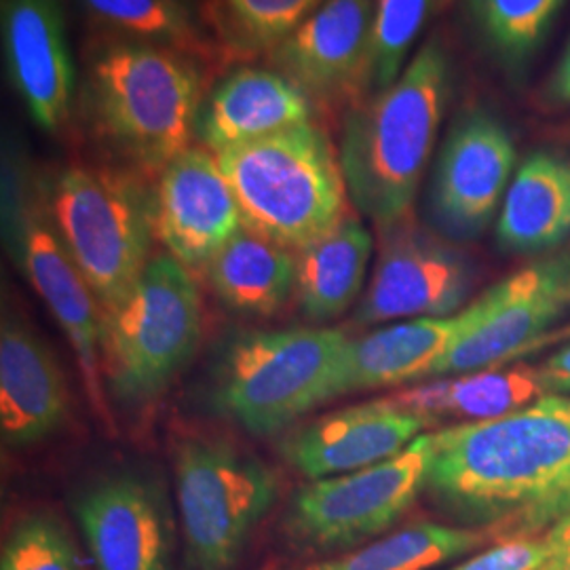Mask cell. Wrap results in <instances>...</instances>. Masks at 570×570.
<instances>
[{
  "label": "cell",
  "mask_w": 570,
  "mask_h": 570,
  "mask_svg": "<svg viewBox=\"0 0 570 570\" xmlns=\"http://www.w3.org/2000/svg\"><path fill=\"white\" fill-rule=\"evenodd\" d=\"M425 492L471 529L532 537L570 518V400L431 433Z\"/></svg>",
  "instance_id": "6da1fadb"
},
{
  "label": "cell",
  "mask_w": 570,
  "mask_h": 570,
  "mask_svg": "<svg viewBox=\"0 0 570 570\" xmlns=\"http://www.w3.org/2000/svg\"><path fill=\"white\" fill-rule=\"evenodd\" d=\"M449 98V56L431 39L397 81L346 112L338 153L346 193L381 228L410 216Z\"/></svg>",
  "instance_id": "7a4b0ae2"
},
{
  "label": "cell",
  "mask_w": 570,
  "mask_h": 570,
  "mask_svg": "<svg viewBox=\"0 0 570 570\" xmlns=\"http://www.w3.org/2000/svg\"><path fill=\"white\" fill-rule=\"evenodd\" d=\"M87 91L104 136L134 164L164 171L190 146L204 79L180 51L110 39L89 63Z\"/></svg>",
  "instance_id": "3957f363"
},
{
  "label": "cell",
  "mask_w": 570,
  "mask_h": 570,
  "mask_svg": "<svg viewBox=\"0 0 570 570\" xmlns=\"http://www.w3.org/2000/svg\"><path fill=\"white\" fill-rule=\"evenodd\" d=\"M245 228L298 252L346 216V183L324 129L305 122L216 155Z\"/></svg>",
  "instance_id": "277c9868"
},
{
  "label": "cell",
  "mask_w": 570,
  "mask_h": 570,
  "mask_svg": "<svg viewBox=\"0 0 570 570\" xmlns=\"http://www.w3.org/2000/svg\"><path fill=\"white\" fill-rule=\"evenodd\" d=\"M61 239L102 313L121 303L150 263L155 197L129 171L72 164L45 184Z\"/></svg>",
  "instance_id": "5b68a950"
},
{
  "label": "cell",
  "mask_w": 570,
  "mask_h": 570,
  "mask_svg": "<svg viewBox=\"0 0 570 570\" xmlns=\"http://www.w3.org/2000/svg\"><path fill=\"white\" fill-rule=\"evenodd\" d=\"M348 341L336 327L242 334L226 348L218 407L254 435L279 433L336 397Z\"/></svg>",
  "instance_id": "8992f818"
},
{
  "label": "cell",
  "mask_w": 570,
  "mask_h": 570,
  "mask_svg": "<svg viewBox=\"0 0 570 570\" xmlns=\"http://www.w3.org/2000/svg\"><path fill=\"white\" fill-rule=\"evenodd\" d=\"M202 332L195 277L174 256H155L121 303L104 313V381L125 404L148 402L188 364Z\"/></svg>",
  "instance_id": "52a82bcc"
},
{
  "label": "cell",
  "mask_w": 570,
  "mask_h": 570,
  "mask_svg": "<svg viewBox=\"0 0 570 570\" xmlns=\"http://www.w3.org/2000/svg\"><path fill=\"white\" fill-rule=\"evenodd\" d=\"M2 228L23 277L37 289L72 346L89 404L112 428L102 367V306L53 223L45 184L11 165L4 169Z\"/></svg>",
  "instance_id": "ba28073f"
},
{
  "label": "cell",
  "mask_w": 570,
  "mask_h": 570,
  "mask_svg": "<svg viewBox=\"0 0 570 570\" xmlns=\"http://www.w3.org/2000/svg\"><path fill=\"white\" fill-rule=\"evenodd\" d=\"M174 463L186 569H235L277 499L273 469L212 438L184 440Z\"/></svg>",
  "instance_id": "9c48e42d"
},
{
  "label": "cell",
  "mask_w": 570,
  "mask_h": 570,
  "mask_svg": "<svg viewBox=\"0 0 570 570\" xmlns=\"http://www.w3.org/2000/svg\"><path fill=\"white\" fill-rule=\"evenodd\" d=\"M431 433L402 454L343 475L311 480L285 511L284 532L296 550H355L391 529L428 484Z\"/></svg>",
  "instance_id": "30bf717a"
},
{
  "label": "cell",
  "mask_w": 570,
  "mask_h": 570,
  "mask_svg": "<svg viewBox=\"0 0 570 570\" xmlns=\"http://www.w3.org/2000/svg\"><path fill=\"white\" fill-rule=\"evenodd\" d=\"M570 311V252L537 263L492 285L469 306V324L431 376L501 366L539 345Z\"/></svg>",
  "instance_id": "8fae6325"
},
{
  "label": "cell",
  "mask_w": 570,
  "mask_h": 570,
  "mask_svg": "<svg viewBox=\"0 0 570 570\" xmlns=\"http://www.w3.org/2000/svg\"><path fill=\"white\" fill-rule=\"evenodd\" d=\"M381 230L379 261L355 320L372 326L456 315L475 279L468 256L412 216Z\"/></svg>",
  "instance_id": "7c38bea8"
},
{
  "label": "cell",
  "mask_w": 570,
  "mask_h": 570,
  "mask_svg": "<svg viewBox=\"0 0 570 570\" xmlns=\"http://www.w3.org/2000/svg\"><path fill=\"white\" fill-rule=\"evenodd\" d=\"M374 13L376 0H326L268 53V63L313 106H357L372 87Z\"/></svg>",
  "instance_id": "4fadbf2b"
},
{
  "label": "cell",
  "mask_w": 570,
  "mask_h": 570,
  "mask_svg": "<svg viewBox=\"0 0 570 570\" xmlns=\"http://www.w3.org/2000/svg\"><path fill=\"white\" fill-rule=\"evenodd\" d=\"M513 165L515 146L503 122L487 110L461 115L435 164L429 202L435 226L456 242L482 235L505 199Z\"/></svg>",
  "instance_id": "5bb4252c"
},
{
  "label": "cell",
  "mask_w": 570,
  "mask_h": 570,
  "mask_svg": "<svg viewBox=\"0 0 570 570\" xmlns=\"http://www.w3.org/2000/svg\"><path fill=\"white\" fill-rule=\"evenodd\" d=\"M244 226L235 193L216 155L188 146L159 176L155 228L169 256L202 268Z\"/></svg>",
  "instance_id": "9a60e30c"
},
{
  "label": "cell",
  "mask_w": 570,
  "mask_h": 570,
  "mask_svg": "<svg viewBox=\"0 0 570 570\" xmlns=\"http://www.w3.org/2000/svg\"><path fill=\"white\" fill-rule=\"evenodd\" d=\"M77 518L98 570H171L174 529L161 492L138 475L96 482Z\"/></svg>",
  "instance_id": "2e32d148"
},
{
  "label": "cell",
  "mask_w": 570,
  "mask_h": 570,
  "mask_svg": "<svg viewBox=\"0 0 570 570\" xmlns=\"http://www.w3.org/2000/svg\"><path fill=\"white\" fill-rule=\"evenodd\" d=\"M2 45L9 79L32 121L47 131L61 129L77 81L61 0H2Z\"/></svg>",
  "instance_id": "e0dca14e"
},
{
  "label": "cell",
  "mask_w": 570,
  "mask_h": 570,
  "mask_svg": "<svg viewBox=\"0 0 570 570\" xmlns=\"http://www.w3.org/2000/svg\"><path fill=\"white\" fill-rule=\"evenodd\" d=\"M429 425L425 416L385 397L330 412L292 431L282 444V454L308 480H322L402 454Z\"/></svg>",
  "instance_id": "ac0fdd59"
},
{
  "label": "cell",
  "mask_w": 570,
  "mask_h": 570,
  "mask_svg": "<svg viewBox=\"0 0 570 570\" xmlns=\"http://www.w3.org/2000/svg\"><path fill=\"white\" fill-rule=\"evenodd\" d=\"M70 414L60 366L41 338L16 317L0 330V433L9 449L53 435Z\"/></svg>",
  "instance_id": "d6986e66"
},
{
  "label": "cell",
  "mask_w": 570,
  "mask_h": 570,
  "mask_svg": "<svg viewBox=\"0 0 570 570\" xmlns=\"http://www.w3.org/2000/svg\"><path fill=\"white\" fill-rule=\"evenodd\" d=\"M313 104L273 68H237L199 106L195 136L214 155L311 121Z\"/></svg>",
  "instance_id": "ffe728a7"
},
{
  "label": "cell",
  "mask_w": 570,
  "mask_h": 570,
  "mask_svg": "<svg viewBox=\"0 0 570 570\" xmlns=\"http://www.w3.org/2000/svg\"><path fill=\"white\" fill-rule=\"evenodd\" d=\"M468 308L450 317H421L379 327L362 338H351L341 367L336 397L395 387L431 376L468 327Z\"/></svg>",
  "instance_id": "44dd1931"
},
{
  "label": "cell",
  "mask_w": 570,
  "mask_h": 570,
  "mask_svg": "<svg viewBox=\"0 0 570 570\" xmlns=\"http://www.w3.org/2000/svg\"><path fill=\"white\" fill-rule=\"evenodd\" d=\"M570 237V161L532 153L520 165L497 220V244L511 254H541Z\"/></svg>",
  "instance_id": "7402d4cb"
},
{
  "label": "cell",
  "mask_w": 570,
  "mask_h": 570,
  "mask_svg": "<svg viewBox=\"0 0 570 570\" xmlns=\"http://www.w3.org/2000/svg\"><path fill=\"white\" fill-rule=\"evenodd\" d=\"M205 279L228 308L268 317L296 292V252L242 226L204 266Z\"/></svg>",
  "instance_id": "603a6c76"
},
{
  "label": "cell",
  "mask_w": 570,
  "mask_h": 570,
  "mask_svg": "<svg viewBox=\"0 0 570 570\" xmlns=\"http://www.w3.org/2000/svg\"><path fill=\"white\" fill-rule=\"evenodd\" d=\"M546 393L539 367L478 370L433 381L391 395L395 406L425 416L429 423L454 419L463 423L489 421L529 406Z\"/></svg>",
  "instance_id": "cb8c5ba5"
},
{
  "label": "cell",
  "mask_w": 570,
  "mask_h": 570,
  "mask_svg": "<svg viewBox=\"0 0 570 570\" xmlns=\"http://www.w3.org/2000/svg\"><path fill=\"white\" fill-rule=\"evenodd\" d=\"M372 235L353 216L324 237L296 252V298L311 322H330L345 313L366 282Z\"/></svg>",
  "instance_id": "d4e9b609"
},
{
  "label": "cell",
  "mask_w": 570,
  "mask_h": 570,
  "mask_svg": "<svg viewBox=\"0 0 570 570\" xmlns=\"http://www.w3.org/2000/svg\"><path fill=\"white\" fill-rule=\"evenodd\" d=\"M490 532L419 522L341 556L294 570H431L482 548Z\"/></svg>",
  "instance_id": "484cf974"
},
{
  "label": "cell",
  "mask_w": 570,
  "mask_h": 570,
  "mask_svg": "<svg viewBox=\"0 0 570 570\" xmlns=\"http://www.w3.org/2000/svg\"><path fill=\"white\" fill-rule=\"evenodd\" d=\"M326 0H205L204 18L218 56L245 61L268 56Z\"/></svg>",
  "instance_id": "4316f807"
},
{
  "label": "cell",
  "mask_w": 570,
  "mask_h": 570,
  "mask_svg": "<svg viewBox=\"0 0 570 570\" xmlns=\"http://www.w3.org/2000/svg\"><path fill=\"white\" fill-rule=\"evenodd\" d=\"M81 4L89 20L117 41L167 47L195 60L220 58L184 0H81Z\"/></svg>",
  "instance_id": "83f0119b"
},
{
  "label": "cell",
  "mask_w": 570,
  "mask_h": 570,
  "mask_svg": "<svg viewBox=\"0 0 570 570\" xmlns=\"http://www.w3.org/2000/svg\"><path fill=\"white\" fill-rule=\"evenodd\" d=\"M473 20L494 56L522 70L541 49L564 0H469Z\"/></svg>",
  "instance_id": "f1b7e54d"
},
{
  "label": "cell",
  "mask_w": 570,
  "mask_h": 570,
  "mask_svg": "<svg viewBox=\"0 0 570 570\" xmlns=\"http://www.w3.org/2000/svg\"><path fill=\"white\" fill-rule=\"evenodd\" d=\"M431 0H376L372 30V87L383 91L402 77L407 51L428 20Z\"/></svg>",
  "instance_id": "f546056e"
},
{
  "label": "cell",
  "mask_w": 570,
  "mask_h": 570,
  "mask_svg": "<svg viewBox=\"0 0 570 570\" xmlns=\"http://www.w3.org/2000/svg\"><path fill=\"white\" fill-rule=\"evenodd\" d=\"M0 570H81V562L60 522L47 513H32L9 532Z\"/></svg>",
  "instance_id": "4dcf8cb0"
},
{
  "label": "cell",
  "mask_w": 570,
  "mask_h": 570,
  "mask_svg": "<svg viewBox=\"0 0 570 570\" xmlns=\"http://www.w3.org/2000/svg\"><path fill=\"white\" fill-rule=\"evenodd\" d=\"M570 532V518L548 532L503 539L450 570H543L564 546Z\"/></svg>",
  "instance_id": "1f68e13d"
},
{
  "label": "cell",
  "mask_w": 570,
  "mask_h": 570,
  "mask_svg": "<svg viewBox=\"0 0 570 570\" xmlns=\"http://www.w3.org/2000/svg\"><path fill=\"white\" fill-rule=\"evenodd\" d=\"M546 391L564 393L570 391V345L553 353L550 360L539 367Z\"/></svg>",
  "instance_id": "d6a6232c"
},
{
  "label": "cell",
  "mask_w": 570,
  "mask_h": 570,
  "mask_svg": "<svg viewBox=\"0 0 570 570\" xmlns=\"http://www.w3.org/2000/svg\"><path fill=\"white\" fill-rule=\"evenodd\" d=\"M550 100L553 104L570 106V42L562 60L558 61V68L550 81Z\"/></svg>",
  "instance_id": "836d02e7"
},
{
  "label": "cell",
  "mask_w": 570,
  "mask_h": 570,
  "mask_svg": "<svg viewBox=\"0 0 570 570\" xmlns=\"http://www.w3.org/2000/svg\"><path fill=\"white\" fill-rule=\"evenodd\" d=\"M543 570H570V532L564 541V546L558 550V553L548 562Z\"/></svg>",
  "instance_id": "e575fe53"
}]
</instances>
